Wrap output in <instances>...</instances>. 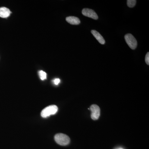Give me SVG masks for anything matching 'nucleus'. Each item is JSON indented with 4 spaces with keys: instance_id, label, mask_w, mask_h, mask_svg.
Wrapping results in <instances>:
<instances>
[{
    "instance_id": "f257e3e1",
    "label": "nucleus",
    "mask_w": 149,
    "mask_h": 149,
    "mask_svg": "<svg viewBox=\"0 0 149 149\" xmlns=\"http://www.w3.org/2000/svg\"><path fill=\"white\" fill-rule=\"evenodd\" d=\"M55 141L58 145L65 146L68 145L70 142V139L68 136L63 133L56 134L54 137Z\"/></svg>"
},
{
    "instance_id": "f03ea898",
    "label": "nucleus",
    "mask_w": 149,
    "mask_h": 149,
    "mask_svg": "<svg viewBox=\"0 0 149 149\" xmlns=\"http://www.w3.org/2000/svg\"><path fill=\"white\" fill-rule=\"evenodd\" d=\"M58 110V108L55 105L49 106L44 109L41 112V116L43 118H47L49 117L52 115L56 114Z\"/></svg>"
},
{
    "instance_id": "7ed1b4c3",
    "label": "nucleus",
    "mask_w": 149,
    "mask_h": 149,
    "mask_svg": "<svg viewBox=\"0 0 149 149\" xmlns=\"http://www.w3.org/2000/svg\"><path fill=\"white\" fill-rule=\"evenodd\" d=\"M126 42L132 49H135L137 47V42L136 38L130 34H126L125 36Z\"/></svg>"
},
{
    "instance_id": "20e7f679",
    "label": "nucleus",
    "mask_w": 149,
    "mask_h": 149,
    "mask_svg": "<svg viewBox=\"0 0 149 149\" xmlns=\"http://www.w3.org/2000/svg\"><path fill=\"white\" fill-rule=\"evenodd\" d=\"M90 109L91 111V118L94 120H97L98 119L100 115V107L96 104H93L91 107Z\"/></svg>"
},
{
    "instance_id": "39448f33",
    "label": "nucleus",
    "mask_w": 149,
    "mask_h": 149,
    "mask_svg": "<svg viewBox=\"0 0 149 149\" xmlns=\"http://www.w3.org/2000/svg\"><path fill=\"white\" fill-rule=\"evenodd\" d=\"M82 14L84 16L88 17L94 19H98L97 14L93 10L89 8H84L82 10Z\"/></svg>"
},
{
    "instance_id": "423d86ee",
    "label": "nucleus",
    "mask_w": 149,
    "mask_h": 149,
    "mask_svg": "<svg viewBox=\"0 0 149 149\" xmlns=\"http://www.w3.org/2000/svg\"><path fill=\"white\" fill-rule=\"evenodd\" d=\"M91 33L93 36L97 39V40L102 45H104L105 43V41L103 37L100 34L99 32L95 30L91 31Z\"/></svg>"
},
{
    "instance_id": "0eeeda50",
    "label": "nucleus",
    "mask_w": 149,
    "mask_h": 149,
    "mask_svg": "<svg viewBox=\"0 0 149 149\" xmlns=\"http://www.w3.org/2000/svg\"><path fill=\"white\" fill-rule=\"evenodd\" d=\"M11 12L8 8L6 7L0 8V17L7 18L10 15Z\"/></svg>"
},
{
    "instance_id": "6e6552de",
    "label": "nucleus",
    "mask_w": 149,
    "mask_h": 149,
    "mask_svg": "<svg viewBox=\"0 0 149 149\" xmlns=\"http://www.w3.org/2000/svg\"><path fill=\"white\" fill-rule=\"evenodd\" d=\"M66 20L68 23L73 25H78L80 23V19L76 17H66Z\"/></svg>"
},
{
    "instance_id": "1a4fd4ad",
    "label": "nucleus",
    "mask_w": 149,
    "mask_h": 149,
    "mask_svg": "<svg viewBox=\"0 0 149 149\" xmlns=\"http://www.w3.org/2000/svg\"><path fill=\"white\" fill-rule=\"evenodd\" d=\"M39 75L40 76V78L41 80H44L47 79V74L45 72L42 71V70H40L39 72Z\"/></svg>"
},
{
    "instance_id": "9d476101",
    "label": "nucleus",
    "mask_w": 149,
    "mask_h": 149,
    "mask_svg": "<svg viewBox=\"0 0 149 149\" xmlns=\"http://www.w3.org/2000/svg\"><path fill=\"white\" fill-rule=\"evenodd\" d=\"M136 0H128L127 1V5L129 8H133L136 5Z\"/></svg>"
},
{
    "instance_id": "9b49d317",
    "label": "nucleus",
    "mask_w": 149,
    "mask_h": 149,
    "mask_svg": "<svg viewBox=\"0 0 149 149\" xmlns=\"http://www.w3.org/2000/svg\"><path fill=\"white\" fill-rule=\"evenodd\" d=\"M146 63L148 65H149V53L148 52L146 56V58H145Z\"/></svg>"
},
{
    "instance_id": "f8f14e48",
    "label": "nucleus",
    "mask_w": 149,
    "mask_h": 149,
    "mask_svg": "<svg viewBox=\"0 0 149 149\" xmlns=\"http://www.w3.org/2000/svg\"><path fill=\"white\" fill-rule=\"evenodd\" d=\"M53 82L55 85H58L60 83V80L59 78H56L54 80Z\"/></svg>"
},
{
    "instance_id": "ddd939ff",
    "label": "nucleus",
    "mask_w": 149,
    "mask_h": 149,
    "mask_svg": "<svg viewBox=\"0 0 149 149\" xmlns=\"http://www.w3.org/2000/svg\"></svg>"
}]
</instances>
